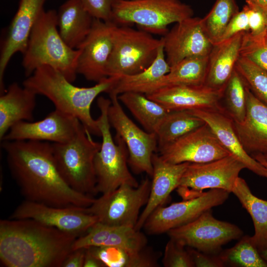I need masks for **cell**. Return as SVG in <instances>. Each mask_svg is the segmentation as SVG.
Listing matches in <instances>:
<instances>
[{"instance_id":"obj_1","label":"cell","mask_w":267,"mask_h":267,"mask_svg":"<svg viewBox=\"0 0 267 267\" xmlns=\"http://www.w3.org/2000/svg\"><path fill=\"white\" fill-rule=\"evenodd\" d=\"M9 171L25 200L50 206L86 208L95 198L71 188L55 162L52 143L3 140Z\"/></svg>"},{"instance_id":"obj_2","label":"cell","mask_w":267,"mask_h":267,"mask_svg":"<svg viewBox=\"0 0 267 267\" xmlns=\"http://www.w3.org/2000/svg\"><path fill=\"white\" fill-rule=\"evenodd\" d=\"M78 237L32 219L1 220V265L62 267Z\"/></svg>"},{"instance_id":"obj_3","label":"cell","mask_w":267,"mask_h":267,"mask_svg":"<svg viewBox=\"0 0 267 267\" xmlns=\"http://www.w3.org/2000/svg\"><path fill=\"white\" fill-rule=\"evenodd\" d=\"M119 77H108L92 87H79L61 73L47 65L38 67L23 82V86L49 99L55 109L78 118L91 134L101 136L96 120L90 113L91 105L101 93H108Z\"/></svg>"},{"instance_id":"obj_4","label":"cell","mask_w":267,"mask_h":267,"mask_svg":"<svg viewBox=\"0 0 267 267\" xmlns=\"http://www.w3.org/2000/svg\"><path fill=\"white\" fill-rule=\"evenodd\" d=\"M81 50L69 46L61 38L57 26V12L44 10L36 21L23 54L22 66L29 77L38 67L47 65L61 73L73 83L77 73Z\"/></svg>"},{"instance_id":"obj_5","label":"cell","mask_w":267,"mask_h":267,"mask_svg":"<svg viewBox=\"0 0 267 267\" xmlns=\"http://www.w3.org/2000/svg\"><path fill=\"white\" fill-rule=\"evenodd\" d=\"M111 100L100 96L97 101L100 114L96 119L101 133V148L94 159L96 193H109L123 184L136 187L137 181L128 167L129 152L123 139L116 134L114 140L108 119Z\"/></svg>"},{"instance_id":"obj_6","label":"cell","mask_w":267,"mask_h":267,"mask_svg":"<svg viewBox=\"0 0 267 267\" xmlns=\"http://www.w3.org/2000/svg\"><path fill=\"white\" fill-rule=\"evenodd\" d=\"M83 125L76 135L64 143H52L57 168L66 183L75 191L96 194L94 159L101 143L94 141Z\"/></svg>"},{"instance_id":"obj_7","label":"cell","mask_w":267,"mask_h":267,"mask_svg":"<svg viewBox=\"0 0 267 267\" xmlns=\"http://www.w3.org/2000/svg\"><path fill=\"white\" fill-rule=\"evenodd\" d=\"M193 14L191 7L179 0H115L111 22L118 26L135 24L147 32L164 36L170 24Z\"/></svg>"},{"instance_id":"obj_8","label":"cell","mask_w":267,"mask_h":267,"mask_svg":"<svg viewBox=\"0 0 267 267\" xmlns=\"http://www.w3.org/2000/svg\"><path fill=\"white\" fill-rule=\"evenodd\" d=\"M163 43L162 38L155 39L142 30L117 25L107 76L131 75L144 70L154 62Z\"/></svg>"},{"instance_id":"obj_9","label":"cell","mask_w":267,"mask_h":267,"mask_svg":"<svg viewBox=\"0 0 267 267\" xmlns=\"http://www.w3.org/2000/svg\"><path fill=\"white\" fill-rule=\"evenodd\" d=\"M151 181L144 179L136 187L123 184L114 191L95 198L84 211L95 216L97 222L110 225L135 227L141 208L146 205Z\"/></svg>"},{"instance_id":"obj_10","label":"cell","mask_w":267,"mask_h":267,"mask_svg":"<svg viewBox=\"0 0 267 267\" xmlns=\"http://www.w3.org/2000/svg\"><path fill=\"white\" fill-rule=\"evenodd\" d=\"M244 168V164L231 154L206 163H189L177 189L183 200L199 196L207 189H222L231 193Z\"/></svg>"},{"instance_id":"obj_11","label":"cell","mask_w":267,"mask_h":267,"mask_svg":"<svg viewBox=\"0 0 267 267\" xmlns=\"http://www.w3.org/2000/svg\"><path fill=\"white\" fill-rule=\"evenodd\" d=\"M111 104L108 119L111 127L125 142L129 152L128 163L135 174L152 177V157L158 149L156 134L139 128L125 113L118 95L109 94Z\"/></svg>"},{"instance_id":"obj_12","label":"cell","mask_w":267,"mask_h":267,"mask_svg":"<svg viewBox=\"0 0 267 267\" xmlns=\"http://www.w3.org/2000/svg\"><path fill=\"white\" fill-rule=\"evenodd\" d=\"M167 233L170 238L185 247L210 254H219L223 245L243 235L237 225L216 219L211 210Z\"/></svg>"},{"instance_id":"obj_13","label":"cell","mask_w":267,"mask_h":267,"mask_svg":"<svg viewBox=\"0 0 267 267\" xmlns=\"http://www.w3.org/2000/svg\"><path fill=\"white\" fill-rule=\"evenodd\" d=\"M229 192L222 189H210L197 197L161 205L148 217L143 228L149 234L156 235L185 224L205 212L222 204Z\"/></svg>"},{"instance_id":"obj_14","label":"cell","mask_w":267,"mask_h":267,"mask_svg":"<svg viewBox=\"0 0 267 267\" xmlns=\"http://www.w3.org/2000/svg\"><path fill=\"white\" fill-rule=\"evenodd\" d=\"M78 207H60L25 200L9 219H29L80 236L97 222V218Z\"/></svg>"},{"instance_id":"obj_15","label":"cell","mask_w":267,"mask_h":267,"mask_svg":"<svg viewBox=\"0 0 267 267\" xmlns=\"http://www.w3.org/2000/svg\"><path fill=\"white\" fill-rule=\"evenodd\" d=\"M158 151L164 160L175 164L206 163L230 154L206 123Z\"/></svg>"},{"instance_id":"obj_16","label":"cell","mask_w":267,"mask_h":267,"mask_svg":"<svg viewBox=\"0 0 267 267\" xmlns=\"http://www.w3.org/2000/svg\"><path fill=\"white\" fill-rule=\"evenodd\" d=\"M116 26L112 22L93 18L89 34L78 48L81 52L77 61V73L87 80L98 83L108 77L106 67Z\"/></svg>"},{"instance_id":"obj_17","label":"cell","mask_w":267,"mask_h":267,"mask_svg":"<svg viewBox=\"0 0 267 267\" xmlns=\"http://www.w3.org/2000/svg\"><path fill=\"white\" fill-rule=\"evenodd\" d=\"M82 125L76 117L55 109L40 121L16 124L1 141L31 140L64 143L71 140Z\"/></svg>"},{"instance_id":"obj_18","label":"cell","mask_w":267,"mask_h":267,"mask_svg":"<svg viewBox=\"0 0 267 267\" xmlns=\"http://www.w3.org/2000/svg\"><path fill=\"white\" fill-rule=\"evenodd\" d=\"M201 19L192 16L178 22L162 37L170 67L185 58L209 55L213 44L202 27Z\"/></svg>"},{"instance_id":"obj_19","label":"cell","mask_w":267,"mask_h":267,"mask_svg":"<svg viewBox=\"0 0 267 267\" xmlns=\"http://www.w3.org/2000/svg\"><path fill=\"white\" fill-rule=\"evenodd\" d=\"M46 0H20L18 10L9 27L0 56V91L5 89L3 75L12 56L25 51L32 30L41 13Z\"/></svg>"},{"instance_id":"obj_20","label":"cell","mask_w":267,"mask_h":267,"mask_svg":"<svg viewBox=\"0 0 267 267\" xmlns=\"http://www.w3.org/2000/svg\"><path fill=\"white\" fill-rule=\"evenodd\" d=\"M169 111L216 108L221 105L223 92L203 85L166 86L145 94Z\"/></svg>"},{"instance_id":"obj_21","label":"cell","mask_w":267,"mask_h":267,"mask_svg":"<svg viewBox=\"0 0 267 267\" xmlns=\"http://www.w3.org/2000/svg\"><path fill=\"white\" fill-rule=\"evenodd\" d=\"M202 119L211 129L221 144L255 174L267 178L266 169L243 149L234 127L233 120L223 106L188 110Z\"/></svg>"},{"instance_id":"obj_22","label":"cell","mask_w":267,"mask_h":267,"mask_svg":"<svg viewBox=\"0 0 267 267\" xmlns=\"http://www.w3.org/2000/svg\"><path fill=\"white\" fill-rule=\"evenodd\" d=\"M239 140L246 153L252 156L267 155V105L247 88L246 111L241 122L233 121Z\"/></svg>"},{"instance_id":"obj_23","label":"cell","mask_w":267,"mask_h":267,"mask_svg":"<svg viewBox=\"0 0 267 267\" xmlns=\"http://www.w3.org/2000/svg\"><path fill=\"white\" fill-rule=\"evenodd\" d=\"M153 174L149 198L134 228L140 230L150 215L163 205L171 192L177 189L189 163L172 164L155 153L152 159Z\"/></svg>"},{"instance_id":"obj_24","label":"cell","mask_w":267,"mask_h":267,"mask_svg":"<svg viewBox=\"0 0 267 267\" xmlns=\"http://www.w3.org/2000/svg\"><path fill=\"white\" fill-rule=\"evenodd\" d=\"M147 243L145 235L134 227L97 222L85 234L76 238L72 250L90 247L116 246L139 251L146 248Z\"/></svg>"},{"instance_id":"obj_25","label":"cell","mask_w":267,"mask_h":267,"mask_svg":"<svg viewBox=\"0 0 267 267\" xmlns=\"http://www.w3.org/2000/svg\"><path fill=\"white\" fill-rule=\"evenodd\" d=\"M244 33H238L213 44L209 55L208 72L205 85L224 92L240 56Z\"/></svg>"},{"instance_id":"obj_26","label":"cell","mask_w":267,"mask_h":267,"mask_svg":"<svg viewBox=\"0 0 267 267\" xmlns=\"http://www.w3.org/2000/svg\"><path fill=\"white\" fill-rule=\"evenodd\" d=\"M37 94L17 83L10 85L0 96V139L21 121H33Z\"/></svg>"},{"instance_id":"obj_27","label":"cell","mask_w":267,"mask_h":267,"mask_svg":"<svg viewBox=\"0 0 267 267\" xmlns=\"http://www.w3.org/2000/svg\"><path fill=\"white\" fill-rule=\"evenodd\" d=\"M79 0H67L57 12L59 33L70 47L78 49L89 34L93 21Z\"/></svg>"},{"instance_id":"obj_28","label":"cell","mask_w":267,"mask_h":267,"mask_svg":"<svg viewBox=\"0 0 267 267\" xmlns=\"http://www.w3.org/2000/svg\"><path fill=\"white\" fill-rule=\"evenodd\" d=\"M170 69L163 43L155 59L149 67L137 74L120 76L108 94L118 95L126 92L149 93L153 91L156 83L169 73Z\"/></svg>"},{"instance_id":"obj_29","label":"cell","mask_w":267,"mask_h":267,"mask_svg":"<svg viewBox=\"0 0 267 267\" xmlns=\"http://www.w3.org/2000/svg\"><path fill=\"white\" fill-rule=\"evenodd\" d=\"M232 193L251 217L255 233L250 238L260 253L267 248V201L255 196L246 181L239 177L236 180Z\"/></svg>"},{"instance_id":"obj_30","label":"cell","mask_w":267,"mask_h":267,"mask_svg":"<svg viewBox=\"0 0 267 267\" xmlns=\"http://www.w3.org/2000/svg\"><path fill=\"white\" fill-rule=\"evenodd\" d=\"M118 97L148 133L156 134L170 112L142 93L126 92L118 95Z\"/></svg>"},{"instance_id":"obj_31","label":"cell","mask_w":267,"mask_h":267,"mask_svg":"<svg viewBox=\"0 0 267 267\" xmlns=\"http://www.w3.org/2000/svg\"><path fill=\"white\" fill-rule=\"evenodd\" d=\"M208 59L209 55L182 59L171 67L169 72L156 83L153 91L169 86L205 85Z\"/></svg>"},{"instance_id":"obj_32","label":"cell","mask_w":267,"mask_h":267,"mask_svg":"<svg viewBox=\"0 0 267 267\" xmlns=\"http://www.w3.org/2000/svg\"><path fill=\"white\" fill-rule=\"evenodd\" d=\"M88 249L105 267H155L157 258L149 250L135 251L116 246L90 247Z\"/></svg>"},{"instance_id":"obj_33","label":"cell","mask_w":267,"mask_h":267,"mask_svg":"<svg viewBox=\"0 0 267 267\" xmlns=\"http://www.w3.org/2000/svg\"><path fill=\"white\" fill-rule=\"evenodd\" d=\"M188 110L170 111L157 133L158 150L205 124Z\"/></svg>"},{"instance_id":"obj_34","label":"cell","mask_w":267,"mask_h":267,"mask_svg":"<svg viewBox=\"0 0 267 267\" xmlns=\"http://www.w3.org/2000/svg\"><path fill=\"white\" fill-rule=\"evenodd\" d=\"M239 11L236 0H216L209 12L201 18L202 27L213 44L220 42L227 26Z\"/></svg>"},{"instance_id":"obj_35","label":"cell","mask_w":267,"mask_h":267,"mask_svg":"<svg viewBox=\"0 0 267 267\" xmlns=\"http://www.w3.org/2000/svg\"><path fill=\"white\" fill-rule=\"evenodd\" d=\"M225 265L240 267H267V262L252 244L250 236L245 235L232 247L221 252Z\"/></svg>"},{"instance_id":"obj_36","label":"cell","mask_w":267,"mask_h":267,"mask_svg":"<svg viewBox=\"0 0 267 267\" xmlns=\"http://www.w3.org/2000/svg\"><path fill=\"white\" fill-rule=\"evenodd\" d=\"M247 88L242 77L235 68L222 97L225 102V106L223 107L234 122H241L245 118Z\"/></svg>"},{"instance_id":"obj_37","label":"cell","mask_w":267,"mask_h":267,"mask_svg":"<svg viewBox=\"0 0 267 267\" xmlns=\"http://www.w3.org/2000/svg\"><path fill=\"white\" fill-rule=\"evenodd\" d=\"M235 69L252 93L267 105V71L241 56L237 61Z\"/></svg>"},{"instance_id":"obj_38","label":"cell","mask_w":267,"mask_h":267,"mask_svg":"<svg viewBox=\"0 0 267 267\" xmlns=\"http://www.w3.org/2000/svg\"><path fill=\"white\" fill-rule=\"evenodd\" d=\"M240 56L252 61L267 71V31L259 36L249 32L243 34Z\"/></svg>"},{"instance_id":"obj_39","label":"cell","mask_w":267,"mask_h":267,"mask_svg":"<svg viewBox=\"0 0 267 267\" xmlns=\"http://www.w3.org/2000/svg\"><path fill=\"white\" fill-rule=\"evenodd\" d=\"M162 264L165 267H194L185 246L171 238L165 246Z\"/></svg>"},{"instance_id":"obj_40","label":"cell","mask_w":267,"mask_h":267,"mask_svg":"<svg viewBox=\"0 0 267 267\" xmlns=\"http://www.w3.org/2000/svg\"><path fill=\"white\" fill-rule=\"evenodd\" d=\"M85 9L94 18L111 22L115 0H79Z\"/></svg>"},{"instance_id":"obj_41","label":"cell","mask_w":267,"mask_h":267,"mask_svg":"<svg viewBox=\"0 0 267 267\" xmlns=\"http://www.w3.org/2000/svg\"><path fill=\"white\" fill-rule=\"evenodd\" d=\"M244 5L248 14L249 33L253 36H259L267 31L266 18L264 13L253 4L246 1Z\"/></svg>"},{"instance_id":"obj_42","label":"cell","mask_w":267,"mask_h":267,"mask_svg":"<svg viewBox=\"0 0 267 267\" xmlns=\"http://www.w3.org/2000/svg\"><path fill=\"white\" fill-rule=\"evenodd\" d=\"M248 32H249V19L246 9L244 5L242 10L239 11L229 22L220 42L238 33Z\"/></svg>"},{"instance_id":"obj_43","label":"cell","mask_w":267,"mask_h":267,"mask_svg":"<svg viewBox=\"0 0 267 267\" xmlns=\"http://www.w3.org/2000/svg\"><path fill=\"white\" fill-rule=\"evenodd\" d=\"M187 251L190 254L194 267H223L225 266L219 254H210L188 247Z\"/></svg>"},{"instance_id":"obj_44","label":"cell","mask_w":267,"mask_h":267,"mask_svg":"<svg viewBox=\"0 0 267 267\" xmlns=\"http://www.w3.org/2000/svg\"><path fill=\"white\" fill-rule=\"evenodd\" d=\"M86 252V248L72 250L65 259L62 267H83Z\"/></svg>"},{"instance_id":"obj_45","label":"cell","mask_w":267,"mask_h":267,"mask_svg":"<svg viewBox=\"0 0 267 267\" xmlns=\"http://www.w3.org/2000/svg\"><path fill=\"white\" fill-rule=\"evenodd\" d=\"M83 267H105V266L88 249H86Z\"/></svg>"},{"instance_id":"obj_46","label":"cell","mask_w":267,"mask_h":267,"mask_svg":"<svg viewBox=\"0 0 267 267\" xmlns=\"http://www.w3.org/2000/svg\"><path fill=\"white\" fill-rule=\"evenodd\" d=\"M259 8L267 17V0H246Z\"/></svg>"},{"instance_id":"obj_47","label":"cell","mask_w":267,"mask_h":267,"mask_svg":"<svg viewBox=\"0 0 267 267\" xmlns=\"http://www.w3.org/2000/svg\"><path fill=\"white\" fill-rule=\"evenodd\" d=\"M256 160L258 161L261 163L267 170V161L265 159L264 155L261 154H255L252 156Z\"/></svg>"},{"instance_id":"obj_48","label":"cell","mask_w":267,"mask_h":267,"mask_svg":"<svg viewBox=\"0 0 267 267\" xmlns=\"http://www.w3.org/2000/svg\"><path fill=\"white\" fill-rule=\"evenodd\" d=\"M260 253L261 257L267 262V248L263 250Z\"/></svg>"},{"instance_id":"obj_49","label":"cell","mask_w":267,"mask_h":267,"mask_svg":"<svg viewBox=\"0 0 267 267\" xmlns=\"http://www.w3.org/2000/svg\"><path fill=\"white\" fill-rule=\"evenodd\" d=\"M264 156L265 159H266V160H267V155H264Z\"/></svg>"},{"instance_id":"obj_50","label":"cell","mask_w":267,"mask_h":267,"mask_svg":"<svg viewBox=\"0 0 267 267\" xmlns=\"http://www.w3.org/2000/svg\"><path fill=\"white\" fill-rule=\"evenodd\" d=\"M266 25H267V17H266Z\"/></svg>"}]
</instances>
